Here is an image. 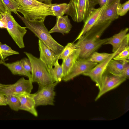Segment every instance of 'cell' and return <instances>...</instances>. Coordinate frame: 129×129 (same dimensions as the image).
<instances>
[{"mask_svg": "<svg viewBox=\"0 0 129 129\" xmlns=\"http://www.w3.org/2000/svg\"><path fill=\"white\" fill-rule=\"evenodd\" d=\"M112 21L108 20L95 25L78 39L75 44L77 49L80 51L79 58H89L93 52L104 45L108 38L102 39L100 37Z\"/></svg>", "mask_w": 129, "mask_h": 129, "instance_id": "6da1fadb", "label": "cell"}, {"mask_svg": "<svg viewBox=\"0 0 129 129\" xmlns=\"http://www.w3.org/2000/svg\"><path fill=\"white\" fill-rule=\"evenodd\" d=\"M17 14L24 23L26 27L50 48L56 57L60 54L64 47L53 38L45 26L44 21L30 20L21 16L18 13Z\"/></svg>", "mask_w": 129, "mask_h": 129, "instance_id": "7a4b0ae2", "label": "cell"}, {"mask_svg": "<svg viewBox=\"0 0 129 129\" xmlns=\"http://www.w3.org/2000/svg\"><path fill=\"white\" fill-rule=\"evenodd\" d=\"M15 0L19 6L17 12L29 20L44 21L47 16H54L50 9L52 4L47 5L36 0Z\"/></svg>", "mask_w": 129, "mask_h": 129, "instance_id": "3957f363", "label": "cell"}, {"mask_svg": "<svg viewBox=\"0 0 129 129\" xmlns=\"http://www.w3.org/2000/svg\"><path fill=\"white\" fill-rule=\"evenodd\" d=\"M30 61L32 67L31 77L33 82H36L39 88L52 84L55 82L49 73L45 64L39 58L30 53L24 52Z\"/></svg>", "mask_w": 129, "mask_h": 129, "instance_id": "277c9868", "label": "cell"}, {"mask_svg": "<svg viewBox=\"0 0 129 129\" xmlns=\"http://www.w3.org/2000/svg\"><path fill=\"white\" fill-rule=\"evenodd\" d=\"M98 4L96 0H70L66 14L75 22H85L90 12Z\"/></svg>", "mask_w": 129, "mask_h": 129, "instance_id": "5b68a950", "label": "cell"}, {"mask_svg": "<svg viewBox=\"0 0 129 129\" xmlns=\"http://www.w3.org/2000/svg\"><path fill=\"white\" fill-rule=\"evenodd\" d=\"M129 38L126 37L123 42L116 51L113 53L107 58L102 62L98 64L92 69L82 75L89 77L95 82L99 89L101 88L103 75L106 71L107 66L111 59L129 45Z\"/></svg>", "mask_w": 129, "mask_h": 129, "instance_id": "8992f818", "label": "cell"}, {"mask_svg": "<svg viewBox=\"0 0 129 129\" xmlns=\"http://www.w3.org/2000/svg\"><path fill=\"white\" fill-rule=\"evenodd\" d=\"M5 14L7 21V29L8 32L20 48H24L23 38L27 31L26 27L20 26L11 15V13L7 11Z\"/></svg>", "mask_w": 129, "mask_h": 129, "instance_id": "52a82bcc", "label": "cell"}, {"mask_svg": "<svg viewBox=\"0 0 129 129\" xmlns=\"http://www.w3.org/2000/svg\"><path fill=\"white\" fill-rule=\"evenodd\" d=\"M58 83L55 82L51 84L39 88L38 91L33 94L36 107L40 106L54 105L56 93L54 89Z\"/></svg>", "mask_w": 129, "mask_h": 129, "instance_id": "ba28073f", "label": "cell"}, {"mask_svg": "<svg viewBox=\"0 0 129 129\" xmlns=\"http://www.w3.org/2000/svg\"><path fill=\"white\" fill-rule=\"evenodd\" d=\"M98 64V63L90 61L88 58H79L76 61L69 74L64 77L62 80L67 81L75 77L90 70Z\"/></svg>", "mask_w": 129, "mask_h": 129, "instance_id": "9c48e42d", "label": "cell"}, {"mask_svg": "<svg viewBox=\"0 0 129 129\" xmlns=\"http://www.w3.org/2000/svg\"><path fill=\"white\" fill-rule=\"evenodd\" d=\"M33 83L30 80L22 77L14 84L0 88V93L5 96L23 92L31 93L33 88Z\"/></svg>", "mask_w": 129, "mask_h": 129, "instance_id": "30bf717a", "label": "cell"}, {"mask_svg": "<svg viewBox=\"0 0 129 129\" xmlns=\"http://www.w3.org/2000/svg\"><path fill=\"white\" fill-rule=\"evenodd\" d=\"M126 79L112 75L105 71L103 76L101 88L99 89V92L95 101H97L104 94L117 87Z\"/></svg>", "mask_w": 129, "mask_h": 129, "instance_id": "8fae6325", "label": "cell"}, {"mask_svg": "<svg viewBox=\"0 0 129 129\" xmlns=\"http://www.w3.org/2000/svg\"><path fill=\"white\" fill-rule=\"evenodd\" d=\"M107 5L108 3H107L103 6L98 8H94L91 11L87 18L84 22L82 29L73 43L77 41L81 36L95 24Z\"/></svg>", "mask_w": 129, "mask_h": 129, "instance_id": "7c38bea8", "label": "cell"}, {"mask_svg": "<svg viewBox=\"0 0 129 129\" xmlns=\"http://www.w3.org/2000/svg\"><path fill=\"white\" fill-rule=\"evenodd\" d=\"M12 95L17 97L20 103V110L27 111L35 117L38 116L33 94L23 92L14 93Z\"/></svg>", "mask_w": 129, "mask_h": 129, "instance_id": "4fadbf2b", "label": "cell"}, {"mask_svg": "<svg viewBox=\"0 0 129 129\" xmlns=\"http://www.w3.org/2000/svg\"><path fill=\"white\" fill-rule=\"evenodd\" d=\"M40 53L39 59L45 64L48 70L54 66L56 57L52 51L39 39L38 40Z\"/></svg>", "mask_w": 129, "mask_h": 129, "instance_id": "5bb4252c", "label": "cell"}, {"mask_svg": "<svg viewBox=\"0 0 129 129\" xmlns=\"http://www.w3.org/2000/svg\"><path fill=\"white\" fill-rule=\"evenodd\" d=\"M120 1L114 0L108 4L95 25L108 20L113 21L117 19L119 16L117 13L116 8L118 5L120 3Z\"/></svg>", "mask_w": 129, "mask_h": 129, "instance_id": "9a60e30c", "label": "cell"}, {"mask_svg": "<svg viewBox=\"0 0 129 129\" xmlns=\"http://www.w3.org/2000/svg\"><path fill=\"white\" fill-rule=\"evenodd\" d=\"M72 27L70 19L68 15L56 17L54 26L49 31L50 33L57 32L63 35L69 33Z\"/></svg>", "mask_w": 129, "mask_h": 129, "instance_id": "2e32d148", "label": "cell"}, {"mask_svg": "<svg viewBox=\"0 0 129 129\" xmlns=\"http://www.w3.org/2000/svg\"><path fill=\"white\" fill-rule=\"evenodd\" d=\"M128 28H126L121 30L119 33L108 38L104 45L109 44L112 47L113 53L115 52L123 42L128 31Z\"/></svg>", "mask_w": 129, "mask_h": 129, "instance_id": "e0dca14e", "label": "cell"}, {"mask_svg": "<svg viewBox=\"0 0 129 129\" xmlns=\"http://www.w3.org/2000/svg\"><path fill=\"white\" fill-rule=\"evenodd\" d=\"M3 64L13 74H18L25 76L28 79H31V74L26 71L23 67L20 61H18L12 63H6Z\"/></svg>", "mask_w": 129, "mask_h": 129, "instance_id": "ac0fdd59", "label": "cell"}, {"mask_svg": "<svg viewBox=\"0 0 129 129\" xmlns=\"http://www.w3.org/2000/svg\"><path fill=\"white\" fill-rule=\"evenodd\" d=\"M79 53L80 51L78 49L62 61L61 65L63 70V77L67 75L70 72L76 61L79 57Z\"/></svg>", "mask_w": 129, "mask_h": 129, "instance_id": "d6986e66", "label": "cell"}, {"mask_svg": "<svg viewBox=\"0 0 129 129\" xmlns=\"http://www.w3.org/2000/svg\"><path fill=\"white\" fill-rule=\"evenodd\" d=\"M123 66L122 61L115 60L112 59L109 62L106 71L112 75L121 77Z\"/></svg>", "mask_w": 129, "mask_h": 129, "instance_id": "ffe728a7", "label": "cell"}, {"mask_svg": "<svg viewBox=\"0 0 129 129\" xmlns=\"http://www.w3.org/2000/svg\"><path fill=\"white\" fill-rule=\"evenodd\" d=\"M54 67L50 70H48L50 75L55 82L59 83L63 77V70L62 65H60L58 60H56Z\"/></svg>", "mask_w": 129, "mask_h": 129, "instance_id": "44dd1931", "label": "cell"}, {"mask_svg": "<svg viewBox=\"0 0 129 129\" xmlns=\"http://www.w3.org/2000/svg\"><path fill=\"white\" fill-rule=\"evenodd\" d=\"M68 4H52L50 7L54 16L56 17L62 16L66 13L68 8Z\"/></svg>", "mask_w": 129, "mask_h": 129, "instance_id": "7402d4cb", "label": "cell"}, {"mask_svg": "<svg viewBox=\"0 0 129 129\" xmlns=\"http://www.w3.org/2000/svg\"><path fill=\"white\" fill-rule=\"evenodd\" d=\"M74 43H69L64 47L60 54L56 57V60L62 59L64 60L67 57L77 50Z\"/></svg>", "mask_w": 129, "mask_h": 129, "instance_id": "603a6c76", "label": "cell"}, {"mask_svg": "<svg viewBox=\"0 0 129 129\" xmlns=\"http://www.w3.org/2000/svg\"><path fill=\"white\" fill-rule=\"evenodd\" d=\"M7 105H9L12 110L18 111L20 110V103L19 99L13 95L5 96Z\"/></svg>", "mask_w": 129, "mask_h": 129, "instance_id": "cb8c5ba5", "label": "cell"}, {"mask_svg": "<svg viewBox=\"0 0 129 129\" xmlns=\"http://www.w3.org/2000/svg\"><path fill=\"white\" fill-rule=\"evenodd\" d=\"M112 53H100L96 52H93L88 58L89 60L93 62L100 63L104 61Z\"/></svg>", "mask_w": 129, "mask_h": 129, "instance_id": "d4e9b609", "label": "cell"}, {"mask_svg": "<svg viewBox=\"0 0 129 129\" xmlns=\"http://www.w3.org/2000/svg\"><path fill=\"white\" fill-rule=\"evenodd\" d=\"M0 43V48L1 53L0 57L1 60H4L7 57L14 54H18L19 52L12 49L6 44H1Z\"/></svg>", "mask_w": 129, "mask_h": 129, "instance_id": "484cf974", "label": "cell"}, {"mask_svg": "<svg viewBox=\"0 0 129 129\" xmlns=\"http://www.w3.org/2000/svg\"><path fill=\"white\" fill-rule=\"evenodd\" d=\"M7 9L8 12H13L15 14L18 13L17 10L19 6L15 0H2Z\"/></svg>", "mask_w": 129, "mask_h": 129, "instance_id": "4316f807", "label": "cell"}, {"mask_svg": "<svg viewBox=\"0 0 129 129\" xmlns=\"http://www.w3.org/2000/svg\"><path fill=\"white\" fill-rule=\"evenodd\" d=\"M113 59L115 60L121 61L129 60V45L127 46L122 50L114 57Z\"/></svg>", "mask_w": 129, "mask_h": 129, "instance_id": "83f0119b", "label": "cell"}, {"mask_svg": "<svg viewBox=\"0 0 129 129\" xmlns=\"http://www.w3.org/2000/svg\"><path fill=\"white\" fill-rule=\"evenodd\" d=\"M129 9V0L122 4L119 3L117 5L116 10L117 15L123 16L127 12Z\"/></svg>", "mask_w": 129, "mask_h": 129, "instance_id": "f1b7e54d", "label": "cell"}, {"mask_svg": "<svg viewBox=\"0 0 129 129\" xmlns=\"http://www.w3.org/2000/svg\"><path fill=\"white\" fill-rule=\"evenodd\" d=\"M123 66L121 77L126 79L129 78V60H127L122 61Z\"/></svg>", "mask_w": 129, "mask_h": 129, "instance_id": "f546056e", "label": "cell"}, {"mask_svg": "<svg viewBox=\"0 0 129 129\" xmlns=\"http://www.w3.org/2000/svg\"><path fill=\"white\" fill-rule=\"evenodd\" d=\"M20 61L24 69L27 71L31 73L32 67L31 62L29 59L24 58Z\"/></svg>", "mask_w": 129, "mask_h": 129, "instance_id": "4dcf8cb0", "label": "cell"}, {"mask_svg": "<svg viewBox=\"0 0 129 129\" xmlns=\"http://www.w3.org/2000/svg\"><path fill=\"white\" fill-rule=\"evenodd\" d=\"M7 22L5 13H0V28L7 29Z\"/></svg>", "mask_w": 129, "mask_h": 129, "instance_id": "1f68e13d", "label": "cell"}, {"mask_svg": "<svg viewBox=\"0 0 129 129\" xmlns=\"http://www.w3.org/2000/svg\"><path fill=\"white\" fill-rule=\"evenodd\" d=\"M8 10L7 7L2 0H0V13H4Z\"/></svg>", "mask_w": 129, "mask_h": 129, "instance_id": "d6a6232c", "label": "cell"}, {"mask_svg": "<svg viewBox=\"0 0 129 129\" xmlns=\"http://www.w3.org/2000/svg\"><path fill=\"white\" fill-rule=\"evenodd\" d=\"M7 105L5 96L0 93V106H6Z\"/></svg>", "mask_w": 129, "mask_h": 129, "instance_id": "836d02e7", "label": "cell"}, {"mask_svg": "<svg viewBox=\"0 0 129 129\" xmlns=\"http://www.w3.org/2000/svg\"><path fill=\"white\" fill-rule=\"evenodd\" d=\"M98 4H99L100 7H102L106 4L108 3V0H96Z\"/></svg>", "mask_w": 129, "mask_h": 129, "instance_id": "e575fe53", "label": "cell"}, {"mask_svg": "<svg viewBox=\"0 0 129 129\" xmlns=\"http://www.w3.org/2000/svg\"><path fill=\"white\" fill-rule=\"evenodd\" d=\"M37 1L43 3L47 5H51L52 4V0H36Z\"/></svg>", "mask_w": 129, "mask_h": 129, "instance_id": "d590c367", "label": "cell"}, {"mask_svg": "<svg viewBox=\"0 0 129 129\" xmlns=\"http://www.w3.org/2000/svg\"><path fill=\"white\" fill-rule=\"evenodd\" d=\"M10 84H3L0 83V88L7 86L9 85Z\"/></svg>", "mask_w": 129, "mask_h": 129, "instance_id": "8d00e7d4", "label": "cell"}, {"mask_svg": "<svg viewBox=\"0 0 129 129\" xmlns=\"http://www.w3.org/2000/svg\"><path fill=\"white\" fill-rule=\"evenodd\" d=\"M5 62V61L3 60H0V64H3Z\"/></svg>", "mask_w": 129, "mask_h": 129, "instance_id": "74e56055", "label": "cell"}, {"mask_svg": "<svg viewBox=\"0 0 129 129\" xmlns=\"http://www.w3.org/2000/svg\"><path fill=\"white\" fill-rule=\"evenodd\" d=\"M114 0H108V4H109L111 3Z\"/></svg>", "mask_w": 129, "mask_h": 129, "instance_id": "f35d334b", "label": "cell"}, {"mask_svg": "<svg viewBox=\"0 0 129 129\" xmlns=\"http://www.w3.org/2000/svg\"><path fill=\"white\" fill-rule=\"evenodd\" d=\"M0 43H1L0 42ZM1 49L0 48V56L1 55Z\"/></svg>", "mask_w": 129, "mask_h": 129, "instance_id": "ab89813d", "label": "cell"}]
</instances>
